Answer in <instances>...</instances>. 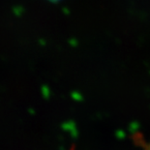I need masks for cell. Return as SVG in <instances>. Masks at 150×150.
I'll list each match as a JSON object with an SVG mask.
<instances>
[{
    "label": "cell",
    "mask_w": 150,
    "mask_h": 150,
    "mask_svg": "<svg viewBox=\"0 0 150 150\" xmlns=\"http://www.w3.org/2000/svg\"><path fill=\"white\" fill-rule=\"evenodd\" d=\"M142 150H150V140L147 142H145V144L143 145Z\"/></svg>",
    "instance_id": "cell-1"
}]
</instances>
